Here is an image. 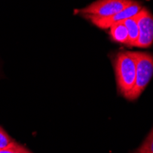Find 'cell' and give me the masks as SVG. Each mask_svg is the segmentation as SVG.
<instances>
[{"instance_id":"9c48e42d","label":"cell","mask_w":153,"mask_h":153,"mask_svg":"<svg viewBox=\"0 0 153 153\" xmlns=\"http://www.w3.org/2000/svg\"><path fill=\"white\" fill-rule=\"evenodd\" d=\"M14 142L15 141L10 137V136L0 127V149L10 147L14 144Z\"/></svg>"},{"instance_id":"8992f818","label":"cell","mask_w":153,"mask_h":153,"mask_svg":"<svg viewBox=\"0 0 153 153\" xmlns=\"http://www.w3.org/2000/svg\"><path fill=\"white\" fill-rule=\"evenodd\" d=\"M109 29H110V32H109L110 37L114 41L126 45L128 44V30L123 21L114 24Z\"/></svg>"},{"instance_id":"30bf717a","label":"cell","mask_w":153,"mask_h":153,"mask_svg":"<svg viewBox=\"0 0 153 153\" xmlns=\"http://www.w3.org/2000/svg\"><path fill=\"white\" fill-rule=\"evenodd\" d=\"M0 153H31L30 150H27L21 145L18 144L17 142H14L13 145H11L8 148L0 149Z\"/></svg>"},{"instance_id":"5b68a950","label":"cell","mask_w":153,"mask_h":153,"mask_svg":"<svg viewBox=\"0 0 153 153\" xmlns=\"http://www.w3.org/2000/svg\"><path fill=\"white\" fill-rule=\"evenodd\" d=\"M141 8H142V7H141L140 3L134 1L130 6L123 9L122 11H119L118 13L115 14L113 16L106 17V18H97V17H92V16H85V18L88 19L94 25L100 27V29H109L111 26H113L116 23L124 21L129 18L136 16L137 14L141 10Z\"/></svg>"},{"instance_id":"52a82bcc","label":"cell","mask_w":153,"mask_h":153,"mask_svg":"<svg viewBox=\"0 0 153 153\" xmlns=\"http://www.w3.org/2000/svg\"><path fill=\"white\" fill-rule=\"evenodd\" d=\"M123 22H124V25L127 27L128 35V40L127 45L129 47H137L140 31H138V27H137V23L135 19V16L124 20Z\"/></svg>"},{"instance_id":"3957f363","label":"cell","mask_w":153,"mask_h":153,"mask_svg":"<svg viewBox=\"0 0 153 153\" xmlns=\"http://www.w3.org/2000/svg\"><path fill=\"white\" fill-rule=\"evenodd\" d=\"M133 2V0H97L89 6L79 9L78 12L85 16L106 18L122 11Z\"/></svg>"},{"instance_id":"7a4b0ae2","label":"cell","mask_w":153,"mask_h":153,"mask_svg":"<svg viewBox=\"0 0 153 153\" xmlns=\"http://www.w3.org/2000/svg\"><path fill=\"white\" fill-rule=\"evenodd\" d=\"M136 60V80L130 92L124 97L134 101L140 96L153 76V55L144 52H133Z\"/></svg>"},{"instance_id":"8fae6325","label":"cell","mask_w":153,"mask_h":153,"mask_svg":"<svg viewBox=\"0 0 153 153\" xmlns=\"http://www.w3.org/2000/svg\"><path fill=\"white\" fill-rule=\"evenodd\" d=\"M136 153H140V152H136Z\"/></svg>"},{"instance_id":"6da1fadb","label":"cell","mask_w":153,"mask_h":153,"mask_svg":"<svg viewBox=\"0 0 153 153\" xmlns=\"http://www.w3.org/2000/svg\"><path fill=\"white\" fill-rule=\"evenodd\" d=\"M114 69L119 93L126 95L131 91L136 80V60L133 52L123 51L116 55Z\"/></svg>"},{"instance_id":"ba28073f","label":"cell","mask_w":153,"mask_h":153,"mask_svg":"<svg viewBox=\"0 0 153 153\" xmlns=\"http://www.w3.org/2000/svg\"><path fill=\"white\" fill-rule=\"evenodd\" d=\"M137 152L140 153H153V128L147 136L146 140L138 149Z\"/></svg>"},{"instance_id":"277c9868","label":"cell","mask_w":153,"mask_h":153,"mask_svg":"<svg viewBox=\"0 0 153 153\" xmlns=\"http://www.w3.org/2000/svg\"><path fill=\"white\" fill-rule=\"evenodd\" d=\"M138 27L137 48H149L153 43V15L147 9L142 7L135 16Z\"/></svg>"}]
</instances>
